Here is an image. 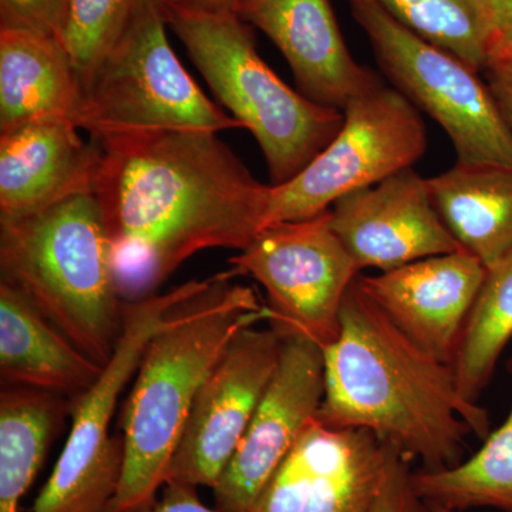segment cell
<instances>
[{
  "label": "cell",
  "mask_w": 512,
  "mask_h": 512,
  "mask_svg": "<svg viewBox=\"0 0 512 512\" xmlns=\"http://www.w3.org/2000/svg\"><path fill=\"white\" fill-rule=\"evenodd\" d=\"M70 120H39L0 136V218L45 211L93 192L101 150Z\"/></svg>",
  "instance_id": "obj_16"
},
{
  "label": "cell",
  "mask_w": 512,
  "mask_h": 512,
  "mask_svg": "<svg viewBox=\"0 0 512 512\" xmlns=\"http://www.w3.org/2000/svg\"><path fill=\"white\" fill-rule=\"evenodd\" d=\"M380 69L450 138L457 163L512 168V130L477 70L397 22L376 0H348Z\"/></svg>",
  "instance_id": "obj_7"
},
{
  "label": "cell",
  "mask_w": 512,
  "mask_h": 512,
  "mask_svg": "<svg viewBox=\"0 0 512 512\" xmlns=\"http://www.w3.org/2000/svg\"><path fill=\"white\" fill-rule=\"evenodd\" d=\"M70 0H0V28L25 29L60 40Z\"/></svg>",
  "instance_id": "obj_27"
},
{
  "label": "cell",
  "mask_w": 512,
  "mask_h": 512,
  "mask_svg": "<svg viewBox=\"0 0 512 512\" xmlns=\"http://www.w3.org/2000/svg\"><path fill=\"white\" fill-rule=\"evenodd\" d=\"M487 12L494 35V50L512 47V0H487Z\"/></svg>",
  "instance_id": "obj_30"
},
{
  "label": "cell",
  "mask_w": 512,
  "mask_h": 512,
  "mask_svg": "<svg viewBox=\"0 0 512 512\" xmlns=\"http://www.w3.org/2000/svg\"><path fill=\"white\" fill-rule=\"evenodd\" d=\"M323 396V349L301 336L284 339L279 365L247 433L212 488L217 512H251L266 483L315 423Z\"/></svg>",
  "instance_id": "obj_12"
},
{
  "label": "cell",
  "mask_w": 512,
  "mask_h": 512,
  "mask_svg": "<svg viewBox=\"0 0 512 512\" xmlns=\"http://www.w3.org/2000/svg\"><path fill=\"white\" fill-rule=\"evenodd\" d=\"M284 339L269 326L239 330L202 382L165 484L214 488L271 383Z\"/></svg>",
  "instance_id": "obj_11"
},
{
  "label": "cell",
  "mask_w": 512,
  "mask_h": 512,
  "mask_svg": "<svg viewBox=\"0 0 512 512\" xmlns=\"http://www.w3.org/2000/svg\"><path fill=\"white\" fill-rule=\"evenodd\" d=\"M93 194L113 248L121 298L154 295L187 259L242 251L266 227L271 184L205 130H151L94 138Z\"/></svg>",
  "instance_id": "obj_1"
},
{
  "label": "cell",
  "mask_w": 512,
  "mask_h": 512,
  "mask_svg": "<svg viewBox=\"0 0 512 512\" xmlns=\"http://www.w3.org/2000/svg\"><path fill=\"white\" fill-rule=\"evenodd\" d=\"M0 271L84 355L100 366L110 362L126 301L93 192L26 217L0 218Z\"/></svg>",
  "instance_id": "obj_4"
},
{
  "label": "cell",
  "mask_w": 512,
  "mask_h": 512,
  "mask_svg": "<svg viewBox=\"0 0 512 512\" xmlns=\"http://www.w3.org/2000/svg\"><path fill=\"white\" fill-rule=\"evenodd\" d=\"M197 281L124 303L123 332L110 362L87 392L73 399L72 427L55 470L32 512H106L119 491L124 468L123 436H110L120 394L131 382L148 342L167 313Z\"/></svg>",
  "instance_id": "obj_8"
},
{
  "label": "cell",
  "mask_w": 512,
  "mask_h": 512,
  "mask_svg": "<svg viewBox=\"0 0 512 512\" xmlns=\"http://www.w3.org/2000/svg\"><path fill=\"white\" fill-rule=\"evenodd\" d=\"M512 376V355L507 362ZM417 493L430 508L512 512V407L507 419L473 456L441 470L413 471Z\"/></svg>",
  "instance_id": "obj_20"
},
{
  "label": "cell",
  "mask_w": 512,
  "mask_h": 512,
  "mask_svg": "<svg viewBox=\"0 0 512 512\" xmlns=\"http://www.w3.org/2000/svg\"><path fill=\"white\" fill-rule=\"evenodd\" d=\"M427 184L448 231L485 268L512 251V168L457 163Z\"/></svg>",
  "instance_id": "obj_19"
},
{
  "label": "cell",
  "mask_w": 512,
  "mask_h": 512,
  "mask_svg": "<svg viewBox=\"0 0 512 512\" xmlns=\"http://www.w3.org/2000/svg\"><path fill=\"white\" fill-rule=\"evenodd\" d=\"M494 57H508V59H512V47H497L494 50L493 59Z\"/></svg>",
  "instance_id": "obj_32"
},
{
  "label": "cell",
  "mask_w": 512,
  "mask_h": 512,
  "mask_svg": "<svg viewBox=\"0 0 512 512\" xmlns=\"http://www.w3.org/2000/svg\"><path fill=\"white\" fill-rule=\"evenodd\" d=\"M234 276L198 281L148 342L121 416L123 477L106 512L157 497L205 377L239 330L268 320L254 289L232 284Z\"/></svg>",
  "instance_id": "obj_3"
},
{
  "label": "cell",
  "mask_w": 512,
  "mask_h": 512,
  "mask_svg": "<svg viewBox=\"0 0 512 512\" xmlns=\"http://www.w3.org/2000/svg\"><path fill=\"white\" fill-rule=\"evenodd\" d=\"M229 264L265 289L266 322L282 339L301 336L323 350L338 339L343 301L362 274L330 227L329 211L268 225Z\"/></svg>",
  "instance_id": "obj_10"
},
{
  "label": "cell",
  "mask_w": 512,
  "mask_h": 512,
  "mask_svg": "<svg viewBox=\"0 0 512 512\" xmlns=\"http://www.w3.org/2000/svg\"><path fill=\"white\" fill-rule=\"evenodd\" d=\"M397 22L478 73L493 59L487 0H376Z\"/></svg>",
  "instance_id": "obj_23"
},
{
  "label": "cell",
  "mask_w": 512,
  "mask_h": 512,
  "mask_svg": "<svg viewBox=\"0 0 512 512\" xmlns=\"http://www.w3.org/2000/svg\"><path fill=\"white\" fill-rule=\"evenodd\" d=\"M342 127L311 163L271 185L266 227L325 214L345 195L413 168L427 150L419 109L396 87L382 86L350 101Z\"/></svg>",
  "instance_id": "obj_9"
},
{
  "label": "cell",
  "mask_w": 512,
  "mask_h": 512,
  "mask_svg": "<svg viewBox=\"0 0 512 512\" xmlns=\"http://www.w3.org/2000/svg\"><path fill=\"white\" fill-rule=\"evenodd\" d=\"M123 512H217V510H211L202 503L198 497L197 488L167 483L164 484L160 497Z\"/></svg>",
  "instance_id": "obj_28"
},
{
  "label": "cell",
  "mask_w": 512,
  "mask_h": 512,
  "mask_svg": "<svg viewBox=\"0 0 512 512\" xmlns=\"http://www.w3.org/2000/svg\"><path fill=\"white\" fill-rule=\"evenodd\" d=\"M237 13L281 50L299 92L320 106L343 111L383 84L350 53L330 0H244Z\"/></svg>",
  "instance_id": "obj_15"
},
{
  "label": "cell",
  "mask_w": 512,
  "mask_h": 512,
  "mask_svg": "<svg viewBox=\"0 0 512 512\" xmlns=\"http://www.w3.org/2000/svg\"><path fill=\"white\" fill-rule=\"evenodd\" d=\"M485 274L483 262L461 249L376 275L360 274L357 281L407 338L453 365Z\"/></svg>",
  "instance_id": "obj_14"
},
{
  "label": "cell",
  "mask_w": 512,
  "mask_h": 512,
  "mask_svg": "<svg viewBox=\"0 0 512 512\" xmlns=\"http://www.w3.org/2000/svg\"><path fill=\"white\" fill-rule=\"evenodd\" d=\"M84 103L86 89L59 39L0 28V136L39 120L79 127Z\"/></svg>",
  "instance_id": "obj_17"
},
{
  "label": "cell",
  "mask_w": 512,
  "mask_h": 512,
  "mask_svg": "<svg viewBox=\"0 0 512 512\" xmlns=\"http://www.w3.org/2000/svg\"><path fill=\"white\" fill-rule=\"evenodd\" d=\"M386 443V441H384ZM412 461L386 443L382 485L369 512H430L413 483Z\"/></svg>",
  "instance_id": "obj_26"
},
{
  "label": "cell",
  "mask_w": 512,
  "mask_h": 512,
  "mask_svg": "<svg viewBox=\"0 0 512 512\" xmlns=\"http://www.w3.org/2000/svg\"><path fill=\"white\" fill-rule=\"evenodd\" d=\"M483 74L498 109L512 130V59L494 57Z\"/></svg>",
  "instance_id": "obj_29"
},
{
  "label": "cell",
  "mask_w": 512,
  "mask_h": 512,
  "mask_svg": "<svg viewBox=\"0 0 512 512\" xmlns=\"http://www.w3.org/2000/svg\"><path fill=\"white\" fill-rule=\"evenodd\" d=\"M163 12L212 93L258 141L271 185L292 180L339 133L343 111L289 87L259 55L254 28L238 13Z\"/></svg>",
  "instance_id": "obj_5"
},
{
  "label": "cell",
  "mask_w": 512,
  "mask_h": 512,
  "mask_svg": "<svg viewBox=\"0 0 512 512\" xmlns=\"http://www.w3.org/2000/svg\"><path fill=\"white\" fill-rule=\"evenodd\" d=\"M329 215L330 227L362 271H390L463 249L441 220L427 178L414 168L345 195Z\"/></svg>",
  "instance_id": "obj_13"
},
{
  "label": "cell",
  "mask_w": 512,
  "mask_h": 512,
  "mask_svg": "<svg viewBox=\"0 0 512 512\" xmlns=\"http://www.w3.org/2000/svg\"><path fill=\"white\" fill-rule=\"evenodd\" d=\"M326 427L318 420L285 458L252 507L251 512H303L318 471Z\"/></svg>",
  "instance_id": "obj_25"
},
{
  "label": "cell",
  "mask_w": 512,
  "mask_h": 512,
  "mask_svg": "<svg viewBox=\"0 0 512 512\" xmlns=\"http://www.w3.org/2000/svg\"><path fill=\"white\" fill-rule=\"evenodd\" d=\"M163 8L197 10V12H235L244 0H157Z\"/></svg>",
  "instance_id": "obj_31"
},
{
  "label": "cell",
  "mask_w": 512,
  "mask_h": 512,
  "mask_svg": "<svg viewBox=\"0 0 512 512\" xmlns=\"http://www.w3.org/2000/svg\"><path fill=\"white\" fill-rule=\"evenodd\" d=\"M103 369L18 289L0 281V373L6 383L76 399L97 382Z\"/></svg>",
  "instance_id": "obj_18"
},
{
  "label": "cell",
  "mask_w": 512,
  "mask_h": 512,
  "mask_svg": "<svg viewBox=\"0 0 512 512\" xmlns=\"http://www.w3.org/2000/svg\"><path fill=\"white\" fill-rule=\"evenodd\" d=\"M430 512H460V511L444 510V508H430Z\"/></svg>",
  "instance_id": "obj_33"
},
{
  "label": "cell",
  "mask_w": 512,
  "mask_h": 512,
  "mask_svg": "<svg viewBox=\"0 0 512 512\" xmlns=\"http://www.w3.org/2000/svg\"><path fill=\"white\" fill-rule=\"evenodd\" d=\"M386 443L367 430L326 427L303 512H369L382 485Z\"/></svg>",
  "instance_id": "obj_21"
},
{
  "label": "cell",
  "mask_w": 512,
  "mask_h": 512,
  "mask_svg": "<svg viewBox=\"0 0 512 512\" xmlns=\"http://www.w3.org/2000/svg\"><path fill=\"white\" fill-rule=\"evenodd\" d=\"M157 0H144L86 87L89 137L151 130L242 128L212 103L175 55Z\"/></svg>",
  "instance_id": "obj_6"
},
{
  "label": "cell",
  "mask_w": 512,
  "mask_h": 512,
  "mask_svg": "<svg viewBox=\"0 0 512 512\" xmlns=\"http://www.w3.org/2000/svg\"><path fill=\"white\" fill-rule=\"evenodd\" d=\"M511 339L512 251L487 269L453 362L458 390L468 402L477 403L487 389Z\"/></svg>",
  "instance_id": "obj_22"
},
{
  "label": "cell",
  "mask_w": 512,
  "mask_h": 512,
  "mask_svg": "<svg viewBox=\"0 0 512 512\" xmlns=\"http://www.w3.org/2000/svg\"><path fill=\"white\" fill-rule=\"evenodd\" d=\"M323 357L316 420L328 429L370 431L424 470L457 466L468 434H490L487 410L464 399L453 365L407 338L357 279L343 301L338 339Z\"/></svg>",
  "instance_id": "obj_2"
},
{
  "label": "cell",
  "mask_w": 512,
  "mask_h": 512,
  "mask_svg": "<svg viewBox=\"0 0 512 512\" xmlns=\"http://www.w3.org/2000/svg\"><path fill=\"white\" fill-rule=\"evenodd\" d=\"M144 0H70L60 42L86 89Z\"/></svg>",
  "instance_id": "obj_24"
}]
</instances>
